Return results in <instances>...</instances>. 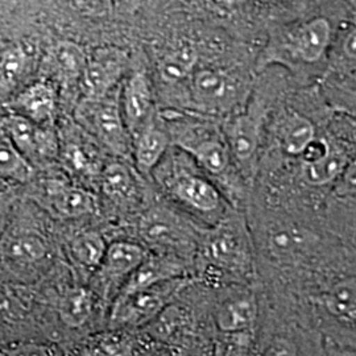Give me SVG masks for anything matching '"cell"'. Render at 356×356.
I'll list each match as a JSON object with an SVG mask.
<instances>
[{
    "label": "cell",
    "instance_id": "cell-1",
    "mask_svg": "<svg viewBox=\"0 0 356 356\" xmlns=\"http://www.w3.org/2000/svg\"><path fill=\"white\" fill-rule=\"evenodd\" d=\"M149 181L156 194L191 220L214 226L229 211L216 182L181 149L172 145Z\"/></svg>",
    "mask_w": 356,
    "mask_h": 356
},
{
    "label": "cell",
    "instance_id": "cell-2",
    "mask_svg": "<svg viewBox=\"0 0 356 356\" xmlns=\"http://www.w3.org/2000/svg\"><path fill=\"white\" fill-rule=\"evenodd\" d=\"M194 264L198 276L216 282H241L252 273L250 234L242 216L227 211L200 239Z\"/></svg>",
    "mask_w": 356,
    "mask_h": 356
},
{
    "label": "cell",
    "instance_id": "cell-3",
    "mask_svg": "<svg viewBox=\"0 0 356 356\" xmlns=\"http://www.w3.org/2000/svg\"><path fill=\"white\" fill-rule=\"evenodd\" d=\"M188 219L191 218L156 194L139 216L119 229L124 232L119 238L140 243L149 254L175 257L188 264L191 252H197L200 243L194 241L191 226L186 223Z\"/></svg>",
    "mask_w": 356,
    "mask_h": 356
},
{
    "label": "cell",
    "instance_id": "cell-4",
    "mask_svg": "<svg viewBox=\"0 0 356 356\" xmlns=\"http://www.w3.org/2000/svg\"><path fill=\"white\" fill-rule=\"evenodd\" d=\"M97 197L101 216L110 229L119 231L151 204L156 191L129 160L110 157L103 168Z\"/></svg>",
    "mask_w": 356,
    "mask_h": 356
},
{
    "label": "cell",
    "instance_id": "cell-5",
    "mask_svg": "<svg viewBox=\"0 0 356 356\" xmlns=\"http://www.w3.org/2000/svg\"><path fill=\"white\" fill-rule=\"evenodd\" d=\"M245 82L222 67H197L186 85L185 111L201 116H231L247 101Z\"/></svg>",
    "mask_w": 356,
    "mask_h": 356
},
{
    "label": "cell",
    "instance_id": "cell-6",
    "mask_svg": "<svg viewBox=\"0 0 356 356\" xmlns=\"http://www.w3.org/2000/svg\"><path fill=\"white\" fill-rule=\"evenodd\" d=\"M120 88L99 99H79L73 120L104 152L131 161L132 139L119 102Z\"/></svg>",
    "mask_w": 356,
    "mask_h": 356
},
{
    "label": "cell",
    "instance_id": "cell-7",
    "mask_svg": "<svg viewBox=\"0 0 356 356\" xmlns=\"http://www.w3.org/2000/svg\"><path fill=\"white\" fill-rule=\"evenodd\" d=\"M22 220L0 239V264L16 280L29 281L51 266L53 243L41 225Z\"/></svg>",
    "mask_w": 356,
    "mask_h": 356
},
{
    "label": "cell",
    "instance_id": "cell-8",
    "mask_svg": "<svg viewBox=\"0 0 356 356\" xmlns=\"http://www.w3.org/2000/svg\"><path fill=\"white\" fill-rule=\"evenodd\" d=\"M33 201L53 219L70 225L88 223L101 216L97 194L67 177L63 170L38 179Z\"/></svg>",
    "mask_w": 356,
    "mask_h": 356
},
{
    "label": "cell",
    "instance_id": "cell-9",
    "mask_svg": "<svg viewBox=\"0 0 356 356\" xmlns=\"http://www.w3.org/2000/svg\"><path fill=\"white\" fill-rule=\"evenodd\" d=\"M148 254L144 245L131 239L114 238L108 242L101 264L88 281L90 289L107 310V316L119 293Z\"/></svg>",
    "mask_w": 356,
    "mask_h": 356
},
{
    "label": "cell",
    "instance_id": "cell-10",
    "mask_svg": "<svg viewBox=\"0 0 356 356\" xmlns=\"http://www.w3.org/2000/svg\"><path fill=\"white\" fill-rule=\"evenodd\" d=\"M189 284V277L166 281L116 300L107 316V329L135 331L151 325Z\"/></svg>",
    "mask_w": 356,
    "mask_h": 356
},
{
    "label": "cell",
    "instance_id": "cell-11",
    "mask_svg": "<svg viewBox=\"0 0 356 356\" xmlns=\"http://www.w3.org/2000/svg\"><path fill=\"white\" fill-rule=\"evenodd\" d=\"M58 164L65 175L97 194L103 168L110 156L76 124L65 122L58 128Z\"/></svg>",
    "mask_w": 356,
    "mask_h": 356
},
{
    "label": "cell",
    "instance_id": "cell-12",
    "mask_svg": "<svg viewBox=\"0 0 356 356\" xmlns=\"http://www.w3.org/2000/svg\"><path fill=\"white\" fill-rule=\"evenodd\" d=\"M119 102L131 139L160 113L152 76L141 56L134 58V63L131 57L129 69L120 85Z\"/></svg>",
    "mask_w": 356,
    "mask_h": 356
},
{
    "label": "cell",
    "instance_id": "cell-13",
    "mask_svg": "<svg viewBox=\"0 0 356 356\" xmlns=\"http://www.w3.org/2000/svg\"><path fill=\"white\" fill-rule=\"evenodd\" d=\"M131 64V54L114 45L90 51L79 82L81 99H99L119 89Z\"/></svg>",
    "mask_w": 356,
    "mask_h": 356
},
{
    "label": "cell",
    "instance_id": "cell-14",
    "mask_svg": "<svg viewBox=\"0 0 356 356\" xmlns=\"http://www.w3.org/2000/svg\"><path fill=\"white\" fill-rule=\"evenodd\" d=\"M3 135L36 169L38 165L58 163V126L41 127L19 115H7L3 122Z\"/></svg>",
    "mask_w": 356,
    "mask_h": 356
},
{
    "label": "cell",
    "instance_id": "cell-15",
    "mask_svg": "<svg viewBox=\"0 0 356 356\" xmlns=\"http://www.w3.org/2000/svg\"><path fill=\"white\" fill-rule=\"evenodd\" d=\"M108 242L104 231L88 223L73 225L63 235V254L74 276H79V281L88 284L91 275L101 264Z\"/></svg>",
    "mask_w": 356,
    "mask_h": 356
},
{
    "label": "cell",
    "instance_id": "cell-16",
    "mask_svg": "<svg viewBox=\"0 0 356 356\" xmlns=\"http://www.w3.org/2000/svg\"><path fill=\"white\" fill-rule=\"evenodd\" d=\"M222 134L238 170L250 177L254 172L261 138L260 115L252 110L231 115L222 127Z\"/></svg>",
    "mask_w": 356,
    "mask_h": 356
},
{
    "label": "cell",
    "instance_id": "cell-17",
    "mask_svg": "<svg viewBox=\"0 0 356 356\" xmlns=\"http://www.w3.org/2000/svg\"><path fill=\"white\" fill-rule=\"evenodd\" d=\"M58 106V88L47 79L28 85L8 103L11 114L23 116L41 127H57Z\"/></svg>",
    "mask_w": 356,
    "mask_h": 356
},
{
    "label": "cell",
    "instance_id": "cell-18",
    "mask_svg": "<svg viewBox=\"0 0 356 356\" xmlns=\"http://www.w3.org/2000/svg\"><path fill=\"white\" fill-rule=\"evenodd\" d=\"M54 309L60 323L69 330L90 326L99 310H104L98 297L82 281L73 280L57 292Z\"/></svg>",
    "mask_w": 356,
    "mask_h": 356
},
{
    "label": "cell",
    "instance_id": "cell-19",
    "mask_svg": "<svg viewBox=\"0 0 356 356\" xmlns=\"http://www.w3.org/2000/svg\"><path fill=\"white\" fill-rule=\"evenodd\" d=\"M170 148V135L163 116L159 113L152 122L132 136L131 163L143 177L149 181L153 170L161 163Z\"/></svg>",
    "mask_w": 356,
    "mask_h": 356
},
{
    "label": "cell",
    "instance_id": "cell-20",
    "mask_svg": "<svg viewBox=\"0 0 356 356\" xmlns=\"http://www.w3.org/2000/svg\"><path fill=\"white\" fill-rule=\"evenodd\" d=\"M257 305L250 296L223 300L213 312V325L219 338L254 339Z\"/></svg>",
    "mask_w": 356,
    "mask_h": 356
},
{
    "label": "cell",
    "instance_id": "cell-21",
    "mask_svg": "<svg viewBox=\"0 0 356 356\" xmlns=\"http://www.w3.org/2000/svg\"><path fill=\"white\" fill-rule=\"evenodd\" d=\"M188 267V264L175 257L149 254L139 268L132 273L116 300L124 298L129 294L140 292L161 282L189 277Z\"/></svg>",
    "mask_w": 356,
    "mask_h": 356
},
{
    "label": "cell",
    "instance_id": "cell-22",
    "mask_svg": "<svg viewBox=\"0 0 356 356\" xmlns=\"http://www.w3.org/2000/svg\"><path fill=\"white\" fill-rule=\"evenodd\" d=\"M330 44V23L325 17H314L289 32L286 48L296 60L314 64L325 57Z\"/></svg>",
    "mask_w": 356,
    "mask_h": 356
},
{
    "label": "cell",
    "instance_id": "cell-23",
    "mask_svg": "<svg viewBox=\"0 0 356 356\" xmlns=\"http://www.w3.org/2000/svg\"><path fill=\"white\" fill-rule=\"evenodd\" d=\"M141 339L134 330L106 329L74 344L67 356H138Z\"/></svg>",
    "mask_w": 356,
    "mask_h": 356
},
{
    "label": "cell",
    "instance_id": "cell-24",
    "mask_svg": "<svg viewBox=\"0 0 356 356\" xmlns=\"http://www.w3.org/2000/svg\"><path fill=\"white\" fill-rule=\"evenodd\" d=\"M195 69L197 54L188 45H178L166 51L157 63L160 81L169 88H177L181 85L186 86Z\"/></svg>",
    "mask_w": 356,
    "mask_h": 356
},
{
    "label": "cell",
    "instance_id": "cell-25",
    "mask_svg": "<svg viewBox=\"0 0 356 356\" xmlns=\"http://www.w3.org/2000/svg\"><path fill=\"white\" fill-rule=\"evenodd\" d=\"M88 54L74 42H61L51 53V65L56 86L79 85Z\"/></svg>",
    "mask_w": 356,
    "mask_h": 356
},
{
    "label": "cell",
    "instance_id": "cell-26",
    "mask_svg": "<svg viewBox=\"0 0 356 356\" xmlns=\"http://www.w3.org/2000/svg\"><path fill=\"white\" fill-rule=\"evenodd\" d=\"M257 356H321L312 338L298 331L269 334Z\"/></svg>",
    "mask_w": 356,
    "mask_h": 356
},
{
    "label": "cell",
    "instance_id": "cell-27",
    "mask_svg": "<svg viewBox=\"0 0 356 356\" xmlns=\"http://www.w3.org/2000/svg\"><path fill=\"white\" fill-rule=\"evenodd\" d=\"M348 157L339 147L330 144L329 151L310 163H302V176L312 186H325L342 176Z\"/></svg>",
    "mask_w": 356,
    "mask_h": 356
},
{
    "label": "cell",
    "instance_id": "cell-28",
    "mask_svg": "<svg viewBox=\"0 0 356 356\" xmlns=\"http://www.w3.org/2000/svg\"><path fill=\"white\" fill-rule=\"evenodd\" d=\"M277 134L282 149L291 156H301L317 138L314 124L297 113L282 118Z\"/></svg>",
    "mask_w": 356,
    "mask_h": 356
},
{
    "label": "cell",
    "instance_id": "cell-29",
    "mask_svg": "<svg viewBox=\"0 0 356 356\" xmlns=\"http://www.w3.org/2000/svg\"><path fill=\"white\" fill-rule=\"evenodd\" d=\"M35 168L19 152L4 135L0 136V179L28 182L35 177Z\"/></svg>",
    "mask_w": 356,
    "mask_h": 356
},
{
    "label": "cell",
    "instance_id": "cell-30",
    "mask_svg": "<svg viewBox=\"0 0 356 356\" xmlns=\"http://www.w3.org/2000/svg\"><path fill=\"white\" fill-rule=\"evenodd\" d=\"M29 65L26 51L19 45H10L0 51V82L15 85L26 76Z\"/></svg>",
    "mask_w": 356,
    "mask_h": 356
},
{
    "label": "cell",
    "instance_id": "cell-31",
    "mask_svg": "<svg viewBox=\"0 0 356 356\" xmlns=\"http://www.w3.org/2000/svg\"><path fill=\"white\" fill-rule=\"evenodd\" d=\"M28 300L15 289L0 286V326L15 325L26 318Z\"/></svg>",
    "mask_w": 356,
    "mask_h": 356
},
{
    "label": "cell",
    "instance_id": "cell-32",
    "mask_svg": "<svg viewBox=\"0 0 356 356\" xmlns=\"http://www.w3.org/2000/svg\"><path fill=\"white\" fill-rule=\"evenodd\" d=\"M0 356H58V351L51 344L22 342L4 347Z\"/></svg>",
    "mask_w": 356,
    "mask_h": 356
},
{
    "label": "cell",
    "instance_id": "cell-33",
    "mask_svg": "<svg viewBox=\"0 0 356 356\" xmlns=\"http://www.w3.org/2000/svg\"><path fill=\"white\" fill-rule=\"evenodd\" d=\"M76 10L90 17H103L111 15L108 0H73Z\"/></svg>",
    "mask_w": 356,
    "mask_h": 356
},
{
    "label": "cell",
    "instance_id": "cell-34",
    "mask_svg": "<svg viewBox=\"0 0 356 356\" xmlns=\"http://www.w3.org/2000/svg\"><path fill=\"white\" fill-rule=\"evenodd\" d=\"M341 185L344 191H356V157L350 160L341 176Z\"/></svg>",
    "mask_w": 356,
    "mask_h": 356
},
{
    "label": "cell",
    "instance_id": "cell-35",
    "mask_svg": "<svg viewBox=\"0 0 356 356\" xmlns=\"http://www.w3.org/2000/svg\"><path fill=\"white\" fill-rule=\"evenodd\" d=\"M342 51L347 58L356 61V26L344 36Z\"/></svg>",
    "mask_w": 356,
    "mask_h": 356
},
{
    "label": "cell",
    "instance_id": "cell-36",
    "mask_svg": "<svg viewBox=\"0 0 356 356\" xmlns=\"http://www.w3.org/2000/svg\"><path fill=\"white\" fill-rule=\"evenodd\" d=\"M111 13H131L135 10L140 0H108Z\"/></svg>",
    "mask_w": 356,
    "mask_h": 356
},
{
    "label": "cell",
    "instance_id": "cell-37",
    "mask_svg": "<svg viewBox=\"0 0 356 356\" xmlns=\"http://www.w3.org/2000/svg\"><path fill=\"white\" fill-rule=\"evenodd\" d=\"M211 1L218 6H222V7H234V6L242 4L245 0H211Z\"/></svg>",
    "mask_w": 356,
    "mask_h": 356
},
{
    "label": "cell",
    "instance_id": "cell-38",
    "mask_svg": "<svg viewBox=\"0 0 356 356\" xmlns=\"http://www.w3.org/2000/svg\"><path fill=\"white\" fill-rule=\"evenodd\" d=\"M327 356H356L355 351H335L331 350L330 354Z\"/></svg>",
    "mask_w": 356,
    "mask_h": 356
}]
</instances>
